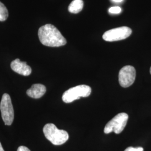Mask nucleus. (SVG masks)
<instances>
[{"label":"nucleus","instance_id":"f257e3e1","mask_svg":"<svg viewBox=\"0 0 151 151\" xmlns=\"http://www.w3.org/2000/svg\"><path fill=\"white\" fill-rule=\"evenodd\" d=\"M38 36L44 45L50 47L63 46L67 40L58 29L52 24H46L39 28Z\"/></svg>","mask_w":151,"mask_h":151},{"label":"nucleus","instance_id":"f03ea898","mask_svg":"<svg viewBox=\"0 0 151 151\" xmlns=\"http://www.w3.org/2000/svg\"><path fill=\"white\" fill-rule=\"evenodd\" d=\"M43 133L45 138L53 145L60 146L64 144L69 138L68 133L64 130H60L52 123L45 125Z\"/></svg>","mask_w":151,"mask_h":151},{"label":"nucleus","instance_id":"7ed1b4c3","mask_svg":"<svg viewBox=\"0 0 151 151\" xmlns=\"http://www.w3.org/2000/svg\"><path fill=\"white\" fill-rule=\"evenodd\" d=\"M91 93V88L89 86L81 85L72 87L64 92L62 100L65 103H70L81 97H88Z\"/></svg>","mask_w":151,"mask_h":151},{"label":"nucleus","instance_id":"20e7f679","mask_svg":"<svg viewBox=\"0 0 151 151\" xmlns=\"http://www.w3.org/2000/svg\"><path fill=\"white\" fill-rule=\"evenodd\" d=\"M128 120V115L125 113L117 114L110 120L104 128V133L109 134L114 132L116 134H120L124 130Z\"/></svg>","mask_w":151,"mask_h":151},{"label":"nucleus","instance_id":"39448f33","mask_svg":"<svg viewBox=\"0 0 151 151\" xmlns=\"http://www.w3.org/2000/svg\"><path fill=\"white\" fill-rule=\"evenodd\" d=\"M0 110L3 121L6 125H10L14 119V111L11 97L7 93H4L0 104Z\"/></svg>","mask_w":151,"mask_h":151},{"label":"nucleus","instance_id":"423d86ee","mask_svg":"<svg viewBox=\"0 0 151 151\" xmlns=\"http://www.w3.org/2000/svg\"><path fill=\"white\" fill-rule=\"evenodd\" d=\"M132 32V29L127 27H117L106 31L103 34V38L107 42L119 41L129 37Z\"/></svg>","mask_w":151,"mask_h":151},{"label":"nucleus","instance_id":"0eeeda50","mask_svg":"<svg viewBox=\"0 0 151 151\" xmlns=\"http://www.w3.org/2000/svg\"><path fill=\"white\" fill-rule=\"evenodd\" d=\"M136 72L134 67L126 65L123 67L119 73V82L123 87H128L133 85L135 81Z\"/></svg>","mask_w":151,"mask_h":151},{"label":"nucleus","instance_id":"6e6552de","mask_svg":"<svg viewBox=\"0 0 151 151\" xmlns=\"http://www.w3.org/2000/svg\"><path fill=\"white\" fill-rule=\"evenodd\" d=\"M11 68L14 72L24 76H29L32 73L31 67L26 62H21L18 58L11 62Z\"/></svg>","mask_w":151,"mask_h":151},{"label":"nucleus","instance_id":"1a4fd4ad","mask_svg":"<svg viewBox=\"0 0 151 151\" xmlns=\"http://www.w3.org/2000/svg\"><path fill=\"white\" fill-rule=\"evenodd\" d=\"M46 92V87L42 84H34L28 89L27 93L29 96L33 99H39L42 97Z\"/></svg>","mask_w":151,"mask_h":151},{"label":"nucleus","instance_id":"9d476101","mask_svg":"<svg viewBox=\"0 0 151 151\" xmlns=\"http://www.w3.org/2000/svg\"><path fill=\"white\" fill-rule=\"evenodd\" d=\"M83 7L82 0H73L68 6V11L70 13L77 14L82 11Z\"/></svg>","mask_w":151,"mask_h":151},{"label":"nucleus","instance_id":"9b49d317","mask_svg":"<svg viewBox=\"0 0 151 151\" xmlns=\"http://www.w3.org/2000/svg\"><path fill=\"white\" fill-rule=\"evenodd\" d=\"M9 16V12L5 6L0 2V22H4Z\"/></svg>","mask_w":151,"mask_h":151},{"label":"nucleus","instance_id":"f8f14e48","mask_svg":"<svg viewBox=\"0 0 151 151\" xmlns=\"http://www.w3.org/2000/svg\"><path fill=\"white\" fill-rule=\"evenodd\" d=\"M122 11V9L118 7V6H114L110 7L109 10V12L111 14H117L120 13Z\"/></svg>","mask_w":151,"mask_h":151},{"label":"nucleus","instance_id":"ddd939ff","mask_svg":"<svg viewBox=\"0 0 151 151\" xmlns=\"http://www.w3.org/2000/svg\"><path fill=\"white\" fill-rule=\"evenodd\" d=\"M144 150L142 147H129L126 148L124 151H143Z\"/></svg>","mask_w":151,"mask_h":151},{"label":"nucleus","instance_id":"4468645a","mask_svg":"<svg viewBox=\"0 0 151 151\" xmlns=\"http://www.w3.org/2000/svg\"><path fill=\"white\" fill-rule=\"evenodd\" d=\"M17 151H30V150L27 148V147H25V146H20Z\"/></svg>","mask_w":151,"mask_h":151},{"label":"nucleus","instance_id":"2eb2a0df","mask_svg":"<svg viewBox=\"0 0 151 151\" xmlns=\"http://www.w3.org/2000/svg\"><path fill=\"white\" fill-rule=\"evenodd\" d=\"M114 2H122L123 0H112Z\"/></svg>","mask_w":151,"mask_h":151},{"label":"nucleus","instance_id":"dca6fc26","mask_svg":"<svg viewBox=\"0 0 151 151\" xmlns=\"http://www.w3.org/2000/svg\"><path fill=\"white\" fill-rule=\"evenodd\" d=\"M0 151H5L4 148H3V147H2V146L1 145V143H0Z\"/></svg>","mask_w":151,"mask_h":151},{"label":"nucleus","instance_id":"f3484780","mask_svg":"<svg viewBox=\"0 0 151 151\" xmlns=\"http://www.w3.org/2000/svg\"><path fill=\"white\" fill-rule=\"evenodd\" d=\"M150 73H151V68H150Z\"/></svg>","mask_w":151,"mask_h":151}]
</instances>
